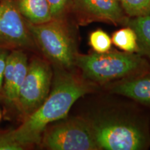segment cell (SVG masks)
I'll use <instances>...</instances> for the list:
<instances>
[{
	"mask_svg": "<svg viewBox=\"0 0 150 150\" xmlns=\"http://www.w3.org/2000/svg\"><path fill=\"white\" fill-rule=\"evenodd\" d=\"M52 88L45 102L16 129L8 131L14 141L24 148L39 145L45 129L51 124L67 117L74 103L95 89V83L70 71L56 68Z\"/></svg>",
	"mask_w": 150,
	"mask_h": 150,
	"instance_id": "obj_1",
	"label": "cell"
},
{
	"mask_svg": "<svg viewBox=\"0 0 150 150\" xmlns=\"http://www.w3.org/2000/svg\"><path fill=\"white\" fill-rule=\"evenodd\" d=\"M75 66L84 79L99 84L143 74L149 68L147 61L139 54L114 50L104 53H78Z\"/></svg>",
	"mask_w": 150,
	"mask_h": 150,
	"instance_id": "obj_2",
	"label": "cell"
},
{
	"mask_svg": "<svg viewBox=\"0 0 150 150\" xmlns=\"http://www.w3.org/2000/svg\"><path fill=\"white\" fill-rule=\"evenodd\" d=\"M35 47L47 61L56 68L70 70L77 55L76 42L63 18L53 19L40 24L27 22Z\"/></svg>",
	"mask_w": 150,
	"mask_h": 150,
	"instance_id": "obj_3",
	"label": "cell"
},
{
	"mask_svg": "<svg viewBox=\"0 0 150 150\" xmlns=\"http://www.w3.org/2000/svg\"><path fill=\"white\" fill-rule=\"evenodd\" d=\"M88 120L99 149L142 150L149 147L148 131L136 122L110 115Z\"/></svg>",
	"mask_w": 150,
	"mask_h": 150,
	"instance_id": "obj_4",
	"label": "cell"
},
{
	"mask_svg": "<svg viewBox=\"0 0 150 150\" xmlns=\"http://www.w3.org/2000/svg\"><path fill=\"white\" fill-rule=\"evenodd\" d=\"M40 144L50 150H99L88 119L75 117L48 127Z\"/></svg>",
	"mask_w": 150,
	"mask_h": 150,
	"instance_id": "obj_5",
	"label": "cell"
},
{
	"mask_svg": "<svg viewBox=\"0 0 150 150\" xmlns=\"http://www.w3.org/2000/svg\"><path fill=\"white\" fill-rule=\"evenodd\" d=\"M53 75L51 63L46 59L35 57L29 62L16 106L24 117L36 110L48 97Z\"/></svg>",
	"mask_w": 150,
	"mask_h": 150,
	"instance_id": "obj_6",
	"label": "cell"
},
{
	"mask_svg": "<svg viewBox=\"0 0 150 150\" xmlns=\"http://www.w3.org/2000/svg\"><path fill=\"white\" fill-rule=\"evenodd\" d=\"M35 47L16 0H0V48L11 51L32 50Z\"/></svg>",
	"mask_w": 150,
	"mask_h": 150,
	"instance_id": "obj_7",
	"label": "cell"
},
{
	"mask_svg": "<svg viewBox=\"0 0 150 150\" xmlns=\"http://www.w3.org/2000/svg\"><path fill=\"white\" fill-rule=\"evenodd\" d=\"M71 7L81 24L104 21L127 24L129 20L119 0H72Z\"/></svg>",
	"mask_w": 150,
	"mask_h": 150,
	"instance_id": "obj_8",
	"label": "cell"
},
{
	"mask_svg": "<svg viewBox=\"0 0 150 150\" xmlns=\"http://www.w3.org/2000/svg\"><path fill=\"white\" fill-rule=\"evenodd\" d=\"M29 61L24 50H11L6 63L1 98L5 104L16 106L20 88L27 74Z\"/></svg>",
	"mask_w": 150,
	"mask_h": 150,
	"instance_id": "obj_9",
	"label": "cell"
},
{
	"mask_svg": "<svg viewBox=\"0 0 150 150\" xmlns=\"http://www.w3.org/2000/svg\"><path fill=\"white\" fill-rule=\"evenodd\" d=\"M112 93L129 97L145 104H150V74L147 72L124 79L112 86Z\"/></svg>",
	"mask_w": 150,
	"mask_h": 150,
	"instance_id": "obj_10",
	"label": "cell"
},
{
	"mask_svg": "<svg viewBox=\"0 0 150 150\" xmlns=\"http://www.w3.org/2000/svg\"><path fill=\"white\" fill-rule=\"evenodd\" d=\"M19 11L29 23L40 24L53 20L47 0H16Z\"/></svg>",
	"mask_w": 150,
	"mask_h": 150,
	"instance_id": "obj_11",
	"label": "cell"
},
{
	"mask_svg": "<svg viewBox=\"0 0 150 150\" xmlns=\"http://www.w3.org/2000/svg\"><path fill=\"white\" fill-rule=\"evenodd\" d=\"M131 18L127 24L136 33L140 52L150 57V13Z\"/></svg>",
	"mask_w": 150,
	"mask_h": 150,
	"instance_id": "obj_12",
	"label": "cell"
},
{
	"mask_svg": "<svg viewBox=\"0 0 150 150\" xmlns=\"http://www.w3.org/2000/svg\"><path fill=\"white\" fill-rule=\"evenodd\" d=\"M112 43L127 53L140 52L137 35L134 30L129 27L120 29L112 33Z\"/></svg>",
	"mask_w": 150,
	"mask_h": 150,
	"instance_id": "obj_13",
	"label": "cell"
},
{
	"mask_svg": "<svg viewBox=\"0 0 150 150\" xmlns=\"http://www.w3.org/2000/svg\"><path fill=\"white\" fill-rule=\"evenodd\" d=\"M125 13L129 18L150 13V0H119Z\"/></svg>",
	"mask_w": 150,
	"mask_h": 150,
	"instance_id": "obj_14",
	"label": "cell"
},
{
	"mask_svg": "<svg viewBox=\"0 0 150 150\" xmlns=\"http://www.w3.org/2000/svg\"><path fill=\"white\" fill-rule=\"evenodd\" d=\"M89 45L95 52L104 53L110 50L112 40L107 33L102 29H97L90 34Z\"/></svg>",
	"mask_w": 150,
	"mask_h": 150,
	"instance_id": "obj_15",
	"label": "cell"
},
{
	"mask_svg": "<svg viewBox=\"0 0 150 150\" xmlns=\"http://www.w3.org/2000/svg\"><path fill=\"white\" fill-rule=\"evenodd\" d=\"M53 19L63 18L71 7L72 0H47Z\"/></svg>",
	"mask_w": 150,
	"mask_h": 150,
	"instance_id": "obj_16",
	"label": "cell"
},
{
	"mask_svg": "<svg viewBox=\"0 0 150 150\" xmlns=\"http://www.w3.org/2000/svg\"><path fill=\"white\" fill-rule=\"evenodd\" d=\"M18 142L14 141L8 134V131L0 132V150H22L24 149Z\"/></svg>",
	"mask_w": 150,
	"mask_h": 150,
	"instance_id": "obj_17",
	"label": "cell"
},
{
	"mask_svg": "<svg viewBox=\"0 0 150 150\" xmlns=\"http://www.w3.org/2000/svg\"><path fill=\"white\" fill-rule=\"evenodd\" d=\"M11 50L4 48H0V98L1 96V92H2L3 87V81H4V74L6 63L7 58Z\"/></svg>",
	"mask_w": 150,
	"mask_h": 150,
	"instance_id": "obj_18",
	"label": "cell"
},
{
	"mask_svg": "<svg viewBox=\"0 0 150 150\" xmlns=\"http://www.w3.org/2000/svg\"><path fill=\"white\" fill-rule=\"evenodd\" d=\"M1 111H0V121H1Z\"/></svg>",
	"mask_w": 150,
	"mask_h": 150,
	"instance_id": "obj_19",
	"label": "cell"
}]
</instances>
